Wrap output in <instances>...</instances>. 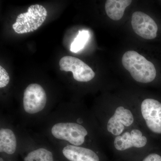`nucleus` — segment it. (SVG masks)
I'll return each mask as SVG.
<instances>
[{
	"label": "nucleus",
	"instance_id": "2eb2a0df",
	"mask_svg": "<svg viewBox=\"0 0 161 161\" xmlns=\"http://www.w3.org/2000/svg\"><path fill=\"white\" fill-rule=\"evenodd\" d=\"M9 75L2 66H0V88H3L7 86L9 82Z\"/></svg>",
	"mask_w": 161,
	"mask_h": 161
},
{
	"label": "nucleus",
	"instance_id": "dca6fc26",
	"mask_svg": "<svg viewBox=\"0 0 161 161\" xmlns=\"http://www.w3.org/2000/svg\"><path fill=\"white\" fill-rule=\"evenodd\" d=\"M143 161H161V156L156 153H152L147 157Z\"/></svg>",
	"mask_w": 161,
	"mask_h": 161
},
{
	"label": "nucleus",
	"instance_id": "f257e3e1",
	"mask_svg": "<svg viewBox=\"0 0 161 161\" xmlns=\"http://www.w3.org/2000/svg\"><path fill=\"white\" fill-rule=\"evenodd\" d=\"M122 63L133 79L138 82L149 83L156 76V70L153 64L137 52H126L123 56Z\"/></svg>",
	"mask_w": 161,
	"mask_h": 161
},
{
	"label": "nucleus",
	"instance_id": "ddd939ff",
	"mask_svg": "<svg viewBox=\"0 0 161 161\" xmlns=\"http://www.w3.org/2000/svg\"><path fill=\"white\" fill-rule=\"evenodd\" d=\"M24 161H55L53 153L43 148L33 150L24 158Z\"/></svg>",
	"mask_w": 161,
	"mask_h": 161
},
{
	"label": "nucleus",
	"instance_id": "f8f14e48",
	"mask_svg": "<svg viewBox=\"0 0 161 161\" xmlns=\"http://www.w3.org/2000/svg\"><path fill=\"white\" fill-rule=\"evenodd\" d=\"M132 2L131 0H108L105 6L107 14L112 20H120L125 9Z\"/></svg>",
	"mask_w": 161,
	"mask_h": 161
},
{
	"label": "nucleus",
	"instance_id": "f03ea898",
	"mask_svg": "<svg viewBox=\"0 0 161 161\" xmlns=\"http://www.w3.org/2000/svg\"><path fill=\"white\" fill-rule=\"evenodd\" d=\"M47 15V11L43 6L32 5L26 12L18 16L13 28L19 34L35 31L44 23Z\"/></svg>",
	"mask_w": 161,
	"mask_h": 161
},
{
	"label": "nucleus",
	"instance_id": "9b49d317",
	"mask_svg": "<svg viewBox=\"0 0 161 161\" xmlns=\"http://www.w3.org/2000/svg\"><path fill=\"white\" fill-rule=\"evenodd\" d=\"M17 140L15 135L9 129L1 128L0 130V152L9 155L16 151Z\"/></svg>",
	"mask_w": 161,
	"mask_h": 161
},
{
	"label": "nucleus",
	"instance_id": "1a4fd4ad",
	"mask_svg": "<svg viewBox=\"0 0 161 161\" xmlns=\"http://www.w3.org/2000/svg\"><path fill=\"white\" fill-rule=\"evenodd\" d=\"M147 143V137L143 136L138 130H133L131 132H126L121 136H118L114 141L115 149L123 151L132 148H142Z\"/></svg>",
	"mask_w": 161,
	"mask_h": 161
},
{
	"label": "nucleus",
	"instance_id": "f3484780",
	"mask_svg": "<svg viewBox=\"0 0 161 161\" xmlns=\"http://www.w3.org/2000/svg\"><path fill=\"white\" fill-rule=\"evenodd\" d=\"M1 161H4L3 159L2 158H1Z\"/></svg>",
	"mask_w": 161,
	"mask_h": 161
},
{
	"label": "nucleus",
	"instance_id": "7ed1b4c3",
	"mask_svg": "<svg viewBox=\"0 0 161 161\" xmlns=\"http://www.w3.org/2000/svg\"><path fill=\"white\" fill-rule=\"evenodd\" d=\"M51 133L55 138L69 142L73 146L82 145L88 134L86 129L79 124L60 122L52 127Z\"/></svg>",
	"mask_w": 161,
	"mask_h": 161
},
{
	"label": "nucleus",
	"instance_id": "423d86ee",
	"mask_svg": "<svg viewBox=\"0 0 161 161\" xmlns=\"http://www.w3.org/2000/svg\"><path fill=\"white\" fill-rule=\"evenodd\" d=\"M131 24L136 34L147 40H153L157 36V25L149 15L140 11H136L132 15Z\"/></svg>",
	"mask_w": 161,
	"mask_h": 161
},
{
	"label": "nucleus",
	"instance_id": "0eeeda50",
	"mask_svg": "<svg viewBox=\"0 0 161 161\" xmlns=\"http://www.w3.org/2000/svg\"><path fill=\"white\" fill-rule=\"evenodd\" d=\"M141 111L147 126L153 132L161 133V103L152 98L142 102Z\"/></svg>",
	"mask_w": 161,
	"mask_h": 161
},
{
	"label": "nucleus",
	"instance_id": "20e7f679",
	"mask_svg": "<svg viewBox=\"0 0 161 161\" xmlns=\"http://www.w3.org/2000/svg\"><path fill=\"white\" fill-rule=\"evenodd\" d=\"M47 100L46 92L43 87L38 84H31L24 91L23 108L29 114L39 113L45 108Z\"/></svg>",
	"mask_w": 161,
	"mask_h": 161
},
{
	"label": "nucleus",
	"instance_id": "9d476101",
	"mask_svg": "<svg viewBox=\"0 0 161 161\" xmlns=\"http://www.w3.org/2000/svg\"><path fill=\"white\" fill-rule=\"evenodd\" d=\"M62 154L64 161H100L94 151L78 146L69 145L64 147Z\"/></svg>",
	"mask_w": 161,
	"mask_h": 161
},
{
	"label": "nucleus",
	"instance_id": "39448f33",
	"mask_svg": "<svg viewBox=\"0 0 161 161\" xmlns=\"http://www.w3.org/2000/svg\"><path fill=\"white\" fill-rule=\"evenodd\" d=\"M60 70L72 72L75 80L80 82H87L95 77V72L87 64L78 58L65 56L59 62Z\"/></svg>",
	"mask_w": 161,
	"mask_h": 161
},
{
	"label": "nucleus",
	"instance_id": "4468645a",
	"mask_svg": "<svg viewBox=\"0 0 161 161\" xmlns=\"http://www.w3.org/2000/svg\"><path fill=\"white\" fill-rule=\"evenodd\" d=\"M90 37V33L88 31H79L77 36L71 44V52L78 53L83 49L87 43Z\"/></svg>",
	"mask_w": 161,
	"mask_h": 161
},
{
	"label": "nucleus",
	"instance_id": "6e6552de",
	"mask_svg": "<svg viewBox=\"0 0 161 161\" xmlns=\"http://www.w3.org/2000/svg\"><path fill=\"white\" fill-rule=\"evenodd\" d=\"M133 121V115L130 110L119 107L108 121L107 130L113 135L119 136L123 132L125 126H130Z\"/></svg>",
	"mask_w": 161,
	"mask_h": 161
}]
</instances>
